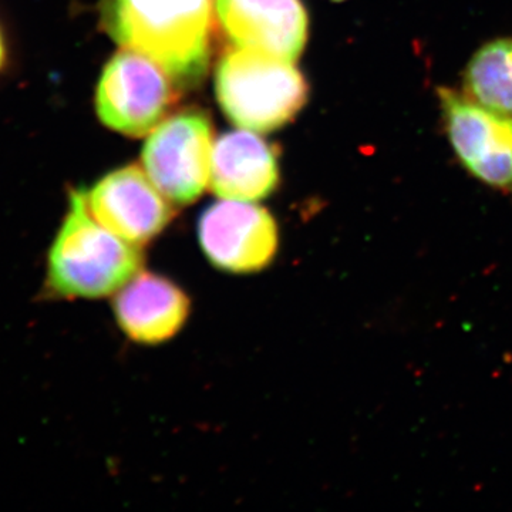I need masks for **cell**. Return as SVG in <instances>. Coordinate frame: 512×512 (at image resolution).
Masks as SVG:
<instances>
[{
    "label": "cell",
    "mask_w": 512,
    "mask_h": 512,
    "mask_svg": "<svg viewBox=\"0 0 512 512\" xmlns=\"http://www.w3.org/2000/svg\"><path fill=\"white\" fill-rule=\"evenodd\" d=\"M100 15L111 39L153 60L180 89L207 74L214 0H101Z\"/></svg>",
    "instance_id": "1"
},
{
    "label": "cell",
    "mask_w": 512,
    "mask_h": 512,
    "mask_svg": "<svg viewBox=\"0 0 512 512\" xmlns=\"http://www.w3.org/2000/svg\"><path fill=\"white\" fill-rule=\"evenodd\" d=\"M69 202V211L47 252V292L59 299L116 295L143 271V251L93 217L83 188L70 192Z\"/></svg>",
    "instance_id": "2"
},
{
    "label": "cell",
    "mask_w": 512,
    "mask_h": 512,
    "mask_svg": "<svg viewBox=\"0 0 512 512\" xmlns=\"http://www.w3.org/2000/svg\"><path fill=\"white\" fill-rule=\"evenodd\" d=\"M215 89L225 116L258 133L295 119L309 93L305 77L293 63L238 47L228 49L218 62Z\"/></svg>",
    "instance_id": "3"
},
{
    "label": "cell",
    "mask_w": 512,
    "mask_h": 512,
    "mask_svg": "<svg viewBox=\"0 0 512 512\" xmlns=\"http://www.w3.org/2000/svg\"><path fill=\"white\" fill-rule=\"evenodd\" d=\"M173 80L148 57L124 49L104 67L96 93V109L107 127L143 137L163 123L177 103Z\"/></svg>",
    "instance_id": "4"
},
{
    "label": "cell",
    "mask_w": 512,
    "mask_h": 512,
    "mask_svg": "<svg viewBox=\"0 0 512 512\" xmlns=\"http://www.w3.org/2000/svg\"><path fill=\"white\" fill-rule=\"evenodd\" d=\"M212 124L188 109L158 124L143 148V164L158 190L175 205H190L211 180Z\"/></svg>",
    "instance_id": "5"
},
{
    "label": "cell",
    "mask_w": 512,
    "mask_h": 512,
    "mask_svg": "<svg viewBox=\"0 0 512 512\" xmlns=\"http://www.w3.org/2000/svg\"><path fill=\"white\" fill-rule=\"evenodd\" d=\"M198 242L218 271L251 275L265 271L279 249V229L265 208L245 201L222 200L202 212Z\"/></svg>",
    "instance_id": "6"
},
{
    "label": "cell",
    "mask_w": 512,
    "mask_h": 512,
    "mask_svg": "<svg viewBox=\"0 0 512 512\" xmlns=\"http://www.w3.org/2000/svg\"><path fill=\"white\" fill-rule=\"evenodd\" d=\"M458 160L478 181L512 194V119L447 87L437 90Z\"/></svg>",
    "instance_id": "7"
},
{
    "label": "cell",
    "mask_w": 512,
    "mask_h": 512,
    "mask_svg": "<svg viewBox=\"0 0 512 512\" xmlns=\"http://www.w3.org/2000/svg\"><path fill=\"white\" fill-rule=\"evenodd\" d=\"M86 198L104 228L140 248L163 234L175 214L173 202L137 164L107 174L86 192Z\"/></svg>",
    "instance_id": "8"
},
{
    "label": "cell",
    "mask_w": 512,
    "mask_h": 512,
    "mask_svg": "<svg viewBox=\"0 0 512 512\" xmlns=\"http://www.w3.org/2000/svg\"><path fill=\"white\" fill-rule=\"evenodd\" d=\"M218 22L238 49L295 63L308 39L301 0H215Z\"/></svg>",
    "instance_id": "9"
},
{
    "label": "cell",
    "mask_w": 512,
    "mask_h": 512,
    "mask_svg": "<svg viewBox=\"0 0 512 512\" xmlns=\"http://www.w3.org/2000/svg\"><path fill=\"white\" fill-rule=\"evenodd\" d=\"M117 326L131 342L154 346L174 339L190 318L191 301L181 286L154 272H140L113 299Z\"/></svg>",
    "instance_id": "10"
},
{
    "label": "cell",
    "mask_w": 512,
    "mask_h": 512,
    "mask_svg": "<svg viewBox=\"0 0 512 512\" xmlns=\"http://www.w3.org/2000/svg\"><path fill=\"white\" fill-rule=\"evenodd\" d=\"M210 184L221 200H264L279 184L275 148L251 131L222 134L212 153Z\"/></svg>",
    "instance_id": "11"
},
{
    "label": "cell",
    "mask_w": 512,
    "mask_h": 512,
    "mask_svg": "<svg viewBox=\"0 0 512 512\" xmlns=\"http://www.w3.org/2000/svg\"><path fill=\"white\" fill-rule=\"evenodd\" d=\"M464 94L512 119V39L493 40L478 50L464 74Z\"/></svg>",
    "instance_id": "12"
},
{
    "label": "cell",
    "mask_w": 512,
    "mask_h": 512,
    "mask_svg": "<svg viewBox=\"0 0 512 512\" xmlns=\"http://www.w3.org/2000/svg\"><path fill=\"white\" fill-rule=\"evenodd\" d=\"M3 60H5V45H3L2 36H0V67H2Z\"/></svg>",
    "instance_id": "13"
}]
</instances>
